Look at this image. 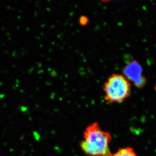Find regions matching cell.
<instances>
[{
	"instance_id": "obj_1",
	"label": "cell",
	"mask_w": 156,
	"mask_h": 156,
	"mask_svg": "<svg viewBox=\"0 0 156 156\" xmlns=\"http://www.w3.org/2000/svg\"><path fill=\"white\" fill-rule=\"evenodd\" d=\"M111 140L110 133L103 131L98 123L94 122L85 129L80 146L87 156H111L109 150Z\"/></svg>"
},
{
	"instance_id": "obj_4",
	"label": "cell",
	"mask_w": 156,
	"mask_h": 156,
	"mask_svg": "<svg viewBox=\"0 0 156 156\" xmlns=\"http://www.w3.org/2000/svg\"><path fill=\"white\" fill-rule=\"evenodd\" d=\"M111 156H137L131 147L122 148L115 153L112 154Z\"/></svg>"
},
{
	"instance_id": "obj_2",
	"label": "cell",
	"mask_w": 156,
	"mask_h": 156,
	"mask_svg": "<svg viewBox=\"0 0 156 156\" xmlns=\"http://www.w3.org/2000/svg\"><path fill=\"white\" fill-rule=\"evenodd\" d=\"M104 98L109 103H121L129 97L131 84L125 76L114 74L108 78L104 86Z\"/></svg>"
},
{
	"instance_id": "obj_3",
	"label": "cell",
	"mask_w": 156,
	"mask_h": 156,
	"mask_svg": "<svg viewBox=\"0 0 156 156\" xmlns=\"http://www.w3.org/2000/svg\"><path fill=\"white\" fill-rule=\"evenodd\" d=\"M123 73L127 80L132 81L137 88H141L145 86L146 79L143 76L142 67L136 60L128 63L124 67Z\"/></svg>"
},
{
	"instance_id": "obj_5",
	"label": "cell",
	"mask_w": 156,
	"mask_h": 156,
	"mask_svg": "<svg viewBox=\"0 0 156 156\" xmlns=\"http://www.w3.org/2000/svg\"><path fill=\"white\" fill-rule=\"evenodd\" d=\"M87 21H88V20L86 17H81L80 19V23L81 24H83V25L87 24Z\"/></svg>"
}]
</instances>
